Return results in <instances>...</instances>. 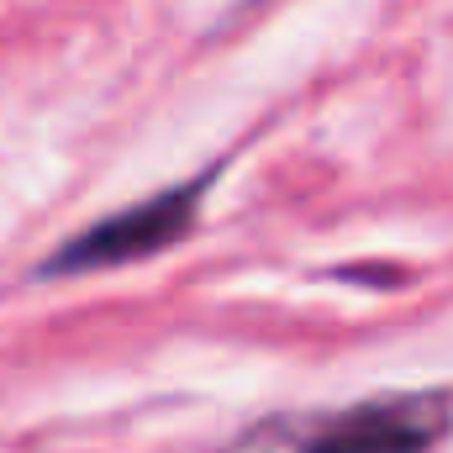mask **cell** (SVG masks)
<instances>
[{
	"label": "cell",
	"mask_w": 453,
	"mask_h": 453,
	"mask_svg": "<svg viewBox=\"0 0 453 453\" xmlns=\"http://www.w3.org/2000/svg\"><path fill=\"white\" fill-rule=\"evenodd\" d=\"M449 433V390H390L306 417L290 433V453H433Z\"/></svg>",
	"instance_id": "1"
},
{
	"label": "cell",
	"mask_w": 453,
	"mask_h": 453,
	"mask_svg": "<svg viewBox=\"0 0 453 453\" xmlns=\"http://www.w3.org/2000/svg\"><path fill=\"white\" fill-rule=\"evenodd\" d=\"M206 185H211V174H201L190 185H169V190H158L148 201H132L111 217L90 222L69 242H58L37 264V274L42 280H53V274H96V269H121V264H137V258H153V253L174 248L196 226Z\"/></svg>",
	"instance_id": "2"
}]
</instances>
